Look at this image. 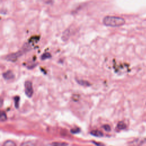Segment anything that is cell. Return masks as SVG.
Wrapping results in <instances>:
<instances>
[{
    "mask_svg": "<svg viewBox=\"0 0 146 146\" xmlns=\"http://www.w3.org/2000/svg\"><path fill=\"white\" fill-rule=\"evenodd\" d=\"M125 23V19L119 17L106 16L103 19V23L109 27H120L124 25Z\"/></svg>",
    "mask_w": 146,
    "mask_h": 146,
    "instance_id": "6da1fadb",
    "label": "cell"
},
{
    "mask_svg": "<svg viewBox=\"0 0 146 146\" xmlns=\"http://www.w3.org/2000/svg\"><path fill=\"white\" fill-rule=\"evenodd\" d=\"M6 119H7V116H6V114L5 113V112L3 111H1V116H0L1 121H4L6 120Z\"/></svg>",
    "mask_w": 146,
    "mask_h": 146,
    "instance_id": "8fae6325",
    "label": "cell"
},
{
    "mask_svg": "<svg viewBox=\"0 0 146 146\" xmlns=\"http://www.w3.org/2000/svg\"><path fill=\"white\" fill-rule=\"evenodd\" d=\"M51 57V55L49 52H44V53H43V54L41 55L40 59H41V60H44L49 59V58H50Z\"/></svg>",
    "mask_w": 146,
    "mask_h": 146,
    "instance_id": "52a82bcc",
    "label": "cell"
},
{
    "mask_svg": "<svg viewBox=\"0 0 146 146\" xmlns=\"http://www.w3.org/2000/svg\"><path fill=\"white\" fill-rule=\"evenodd\" d=\"M25 92L27 96L31 98L34 93L32 83L30 81H26L25 83Z\"/></svg>",
    "mask_w": 146,
    "mask_h": 146,
    "instance_id": "3957f363",
    "label": "cell"
},
{
    "mask_svg": "<svg viewBox=\"0 0 146 146\" xmlns=\"http://www.w3.org/2000/svg\"><path fill=\"white\" fill-rule=\"evenodd\" d=\"M76 82L80 85H82V86H89L91 85L90 83L84 80H76Z\"/></svg>",
    "mask_w": 146,
    "mask_h": 146,
    "instance_id": "ba28073f",
    "label": "cell"
},
{
    "mask_svg": "<svg viewBox=\"0 0 146 146\" xmlns=\"http://www.w3.org/2000/svg\"><path fill=\"white\" fill-rule=\"evenodd\" d=\"M52 146H66L67 144L63 143H53Z\"/></svg>",
    "mask_w": 146,
    "mask_h": 146,
    "instance_id": "4fadbf2b",
    "label": "cell"
},
{
    "mask_svg": "<svg viewBox=\"0 0 146 146\" xmlns=\"http://www.w3.org/2000/svg\"><path fill=\"white\" fill-rule=\"evenodd\" d=\"M116 128L119 130L124 129L126 128V124L123 121H119L117 124Z\"/></svg>",
    "mask_w": 146,
    "mask_h": 146,
    "instance_id": "5b68a950",
    "label": "cell"
},
{
    "mask_svg": "<svg viewBox=\"0 0 146 146\" xmlns=\"http://www.w3.org/2000/svg\"><path fill=\"white\" fill-rule=\"evenodd\" d=\"M91 133L92 135H94L95 136H96V137H101L103 135V133L101 131H99V130H94V131L91 132Z\"/></svg>",
    "mask_w": 146,
    "mask_h": 146,
    "instance_id": "8992f818",
    "label": "cell"
},
{
    "mask_svg": "<svg viewBox=\"0 0 146 146\" xmlns=\"http://www.w3.org/2000/svg\"><path fill=\"white\" fill-rule=\"evenodd\" d=\"M69 37V30H67L63 32V36H62V39L63 40L66 41L68 39Z\"/></svg>",
    "mask_w": 146,
    "mask_h": 146,
    "instance_id": "30bf717a",
    "label": "cell"
},
{
    "mask_svg": "<svg viewBox=\"0 0 146 146\" xmlns=\"http://www.w3.org/2000/svg\"><path fill=\"white\" fill-rule=\"evenodd\" d=\"M25 52H26L24 50V49H23L22 48L21 50H20L19 51H18L15 53H13V54L8 55L7 56H6L5 59L7 61H10L11 62H15L18 59V58H19L21 56H22Z\"/></svg>",
    "mask_w": 146,
    "mask_h": 146,
    "instance_id": "7a4b0ae2",
    "label": "cell"
},
{
    "mask_svg": "<svg viewBox=\"0 0 146 146\" xmlns=\"http://www.w3.org/2000/svg\"><path fill=\"white\" fill-rule=\"evenodd\" d=\"M14 101H15V105L17 108L19 107V98L18 96H16L14 98Z\"/></svg>",
    "mask_w": 146,
    "mask_h": 146,
    "instance_id": "5bb4252c",
    "label": "cell"
},
{
    "mask_svg": "<svg viewBox=\"0 0 146 146\" xmlns=\"http://www.w3.org/2000/svg\"><path fill=\"white\" fill-rule=\"evenodd\" d=\"M21 146H35V144L31 141H26L22 143Z\"/></svg>",
    "mask_w": 146,
    "mask_h": 146,
    "instance_id": "7c38bea8",
    "label": "cell"
},
{
    "mask_svg": "<svg viewBox=\"0 0 146 146\" xmlns=\"http://www.w3.org/2000/svg\"><path fill=\"white\" fill-rule=\"evenodd\" d=\"M2 76L5 80H11L14 79V75L13 72L10 70H8L6 72H3Z\"/></svg>",
    "mask_w": 146,
    "mask_h": 146,
    "instance_id": "277c9868",
    "label": "cell"
},
{
    "mask_svg": "<svg viewBox=\"0 0 146 146\" xmlns=\"http://www.w3.org/2000/svg\"><path fill=\"white\" fill-rule=\"evenodd\" d=\"M140 146H146V139H144L143 141H141Z\"/></svg>",
    "mask_w": 146,
    "mask_h": 146,
    "instance_id": "2e32d148",
    "label": "cell"
},
{
    "mask_svg": "<svg viewBox=\"0 0 146 146\" xmlns=\"http://www.w3.org/2000/svg\"><path fill=\"white\" fill-rule=\"evenodd\" d=\"M103 127H104V129L106 131H110V129H111L110 127L108 125H105L103 126Z\"/></svg>",
    "mask_w": 146,
    "mask_h": 146,
    "instance_id": "9a60e30c",
    "label": "cell"
},
{
    "mask_svg": "<svg viewBox=\"0 0 146 146\" xmlns=\"http://www.w3.org/2000/svg\"><path fill=\"white\" fill-rule=\"evenodd\" d=\"M2 146H16V144L11 140H7L3 144Z\"/></svg>",
    "mask_w": 146,
    "mask_h": 146,
    "instance_id": "9c48e42d",
    "label": "cell"
}]
</instances>
